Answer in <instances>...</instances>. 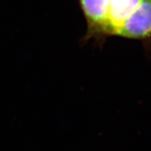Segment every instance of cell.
<instances>
[{
	"label": "cell",
	"mask_w": 151,
	"mask_h": 151,
	"mask_svg": "<svg viewBox=\"0 0 151 151\" xmlns=\"http://www.w3.org/2000/svg\"><path fill=\"white\" fill-rule=\"evenodd\" d=\"M115 36L140 40L151 38V0L140 1L119 27Z\"/></svg>",
	"instance_id": "obj_1"
},
{
	"label": "cell",
	"mask_w": 151,
	"mask_h": 151,
	"mask_svg": "<svg viewBox=\"0 0 151 151\" xmlns=\"http://www.w3.org/2000/svg\"><path fill=\"white\" fill-rule=\"evenodd\" d=\"M141 0H107V36H115L125 19L137 7Z\"/></svg>",
	"instance_id": "obj_2"
}]
</instances>
